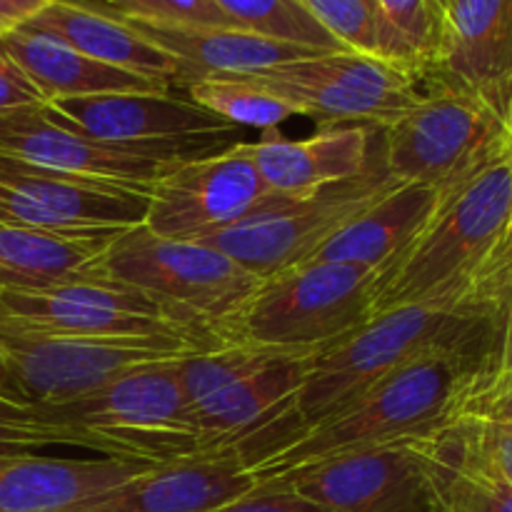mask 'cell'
<instances>
[{
    "label": "cell",
    "mask_w": 512,
    "mask_h": 512,
    "mask_svg": "<svg viewBox=\"0 0 512 512\" xmlns=\"http://www.w3.org/2000/svg\"><path fill=\"white\" fill-rule=\"evenodd\" d=\"M0 48L33 80L45 103L63 98H88V95L130 93V90H170L168 85L155 83L143 75L98 63L55 35L28 25H15L0 33Z\"/></svg>",
    "instance_id": "24"
},
{
    "label": "cell",
    "mask_w": 512,
    "mask_h": 512,
    "mask_svg": "<svg viewBox=\"0 0 512 512\" xmlns=\"http://www.w3.org/2000/svg\"><path fill=\"white\" fill-rule=\"evenodd\" d=\"M180 358L138 365L75 403L35 408V413L63 425L73 448L95 450L105 458L163 465L205 455L180 385Z\"/></svg>",
    "instance_id": "5"
},
{
    "label": "cell",
    "mask_w": 512,
    "mask_h": 512,
    "mask_svg": "<svg viewBox=\"0 0 512 512\" xmlns=\"http://www.w3.org/2000/svg\"><path fill=\"white\" fill-rule=\"evenodd\" d=\"M505 305L478 298L430 300L375 315L320 350L298 393L238 448L253 468L305 430L315 428L410 360L430 353H475L500 365Z\"/></svg>",
    "instance_id": "1"
},
{
    "label": "cell",
    "mask_w": 512,
    "mask_h": 512,
    "mask_svg": "<svg viewBox=\"0 0 512 512\" xmlns=\"http://www.w3.org/2000/svg\"><path fill=\"white\" fill-rule=\"evenodd\" d=\"M438 3H440V8L445 10V5H448V0H438Z\"/></svg>",
    "instance_id": "43"
},
{
    "label": "cell",
    "mask_w": 512,
    "mask_h": 512,
    "mask_svg": "<svg viewBox=\"0 0 512 512\" xmlns=\"http://www.w3.org/2000/svg\"><path fill=\"white\" fill-rule=\"evenodd\" d=\"M0 348L30 408H60L95 393L128 370L198 353L150 340H98L38 335L0 325Z\"/></svg>",
    "instance_id": "14"
},
{
    "label": "cell",
    "mask_w": 512,
    "mask_h": 512,
    "mask_svg": "<svg viewBox=\"0 0 512 512\" xmlns=\"http://www.w3.org/2000/svg\"><path fill=\"white\" fill-rule=\"evenodd\" d=\"M510 218L512 153L443 190L408 243L375 268L373 318L405 305L470 298Z\"/></svg>",
    "instance_id": "3"
},
{
    "label": "cell",
    "mask_w": 512,
    "mask_h": 512,
    "mask_svg": "<svg viewBox=\"0 0 512 512\" xmlns=\"http://www.w3.org/2000/svg\"><path fill=\"white\" fill-rule=\"evenodd\" d=\"M0 3H3V8L8 10L13 23L20 25L25 23V20L33 18V15H38L40 10H43L45 5L53 3V0H0Z\"/></svg>",
    "instance_id": "40"
},
{
    "label": "cell",
    "mask_w": 512,
    "mask_h": 512,
    "mask_svg": "<svg viewBox=\"0 0 512 512\" xmlns=\"http://www.w3.org/2000/svg\"><path fill=\"white\" fill-rule=\"evenodd\" d=\"M213 512H325L318 505L308 503L305 498L295 495L293 490H285L280 485L260 483L250 493L220 505Z\"/></svg>",
    "instance_id": "36"
},
{
    "label": "cell",
    "mask_w": 512,
    "mask_h": 512,
    "mask_svg": "<svg viewBox=\"0 0 512 512\" xmlns=\"http://www.w3.org/2000/svg\"><path fill=\"white\" fill-rule=\"evenodd\" d=\"M0 400H3V403H10V405H25V400H23V395H20L18 383H15L13 370H10L3 348H0Z\"/></svg>",
    "instance_id": "39"
},
{
    "label": "cell",
    "mask_w": 512,
    "mask_h": 512,
    "mask_svg": "<svg viewBox=\"0 0 512 512\" xmlns=\"http://www.w3.org/2000/svg\"><path fill=\"white\" fill-rule=\"evenodd\" d=\"M250 80L265 85L303 110V118L323 125L393 123L418 100V80L408 70L380 58L333 50L273 65Z\"/></svg>",
    "instance_id": "12"
},
{
    "label": "cell",
    "mask_w": 512,
    "mask_h": 512,
    "mask_svg": "<svg viewBox=\"0 0 512 512\" xmlns=\"http://www.w3.org/2000/svg\"><path fill=\"white\" fill-rule=\"evenodd\" d=\"M118 18L130 30H135L140 38H145L155 48L165 50L170 58L178 60V65L183 68L185 88L193 80L210 78V75L260 73V70H268L273 65L328 53V50L283 43V40L265 38V35L250 33V30L228 28V25L160 23V20L130 18V15H118Z\"/></svg>",
    "instance_id": "20"
},
{
    "label": "cell",
    "mask_w": 512,
    "mask_h": 512,
    "mask_svg": "<svg viewBox=\"0 0 512 512\" xmlns=\"http://www.w3.org/2000/svg\"><path fill=\"white\" fill-rule=\"evenodd\" d=\"M268 195L250 143L233 140L158 178L150 188L145 228L163 238L195 240L240 220Z\"/></svg>",
    "instance_id": "16"
},
{
    "label": "cell",
    "mask_w": 512,
    "mask_h": 512,
    "mask_svg": "<svg viewBox=\"0 0 512 512\" xmlns=\"http://www.w3.org/2000/svg\"><path fill=\"white\" fill-rule=\"evenodd\" d=\"M443 190L418 183H395L358 218L345 225L333 240L315 253L313 260L380 268L398 253L410 235L428 220Z\"/></svg>",
    "instance_id": "25"
},
{
    "label": "cell",
    "mask_w": 512,
    "mask_h": 512,
    "mask_svg": "<svg viewBox=\"0 0 512 512\" xmlns=\"http://www.w3.org/2000/svg\"><path fill=\"white\" fill-rule=\"evenodd\" d=\"M480 420L512 428V370H495L485 375L458 405L453 420Z\"/></svg>",
    "instance_id": "35"
},
{
    "label": "cell",
    "mask_w": 512,
    "mask_h": 512,
    "mask_svg": "<svg viewBox=\"0 0 512 512\" xmlns=\"http://www.w3.org/2000/svg\"><path fill=\"white\" fill-rule=\"evenodd\" d=\"M103 3L110 5V13L130 15V18L235 28L213 0H103Z\"/></svg>",
    "instance_id": "34"
},
{
    "label": "cell",
    "mask_w": 512,
    "mask_h": 512,
    "mask_svg": "<svg viewBox=\"0 0 512 512\" xmlns=\"http://www.w3.org/2000/svg\"><path fill=\"white\" fill-rule=\"evenodd\" d=\"M395 183L400 180L385 170L378 148H373L365 173L308 193H270L248 215L195 240L225 253L248 273L268 278L313 260Z\"/></svg>",
    "instance_id": "9"
},
{
    "label": "cell",
    "mask_w": 512,
    "mask_h": 512,
    "mask_svg": "<svg viewBox=\"0 0 512 512\" xmlns=\"http://www.w3.org/2000/svg\"><path fill=\"white\" fill-rule=\"evenodd\" d=\"M225 18L240 30L305 45L313 50H345L300 0H213Z\"/></svg>",
    "instance_id": "29"
},
{
    "label": "cell",
    "mask_w": 512,
    "mask_h": 512,
    "mask_svg": "<svg viewBox=\"0 0 512 512\" xmlns=\"http://www.w3.org/2000/svg\"><path fill=\"white\" fill-rule=\"evenodd\" d=\"M512 288V218L508 230H505V238L500 240L498 250L493 253V258L485 265L483 275L475 283L473 295L485 303L505 305L508 303V295Z\"/></svg>",
    "instance_id": "37"
},
{
    "label": "cell",
    "mask_w": 512,
    "mask_h": 512,
    "mask_svg": "<svg viewBox=\"0 0 512 512\" xmlns=\"http://www.w3.org/2000/svg\"><path fill=\"white\" fill-rule=\"evenodd\" d=\"M10 28H15V23H13V18L8 15V10L3 8V3H0V33H5V30H10Z\"/></svg>",
    "instance_id": "42"
},
{
    "label": "cell",
    "mask_w": 512,
    "mask_h": 512,
    "mask_svg": "<svg viewBox=\"0 0 512 512\" xmlns=\"http://www.w3.org/2000/svg\"><path fill=\"white\" fill-rule=\"evenodd\" d=\"M268 483L325 512H445L425 440L355 450Z\"/></svg>",
    "instance_id": "13"
},
{
    "label": "cell",
    "mask_w": 512,
    "mask_h": 512,
    "mask_svg": "<svg viewBox=\"0 0 512 512\" xmlns=\"http://www.w3.org/2000/svg\"><path fill=\"white\" fill-rule=\"evenodd\" d=\"M193 103L223 118L233 128H260L273 133L278 125L303 115L298 105L280 98L248 75H210L188 85Z\"/></svg>",
    "instance_id": "28"
},
{
    "label": "cell",
    "mask_w": 512,
    "mask_h": 512,
    "mask_svg": "<svg viewBox=\"0 0 512 512\" xmlns=\"http://www.w3.org/2000/svg\"><path fill=\"white\" fill-rule=\"evenodd\" d=\"M428 440L453 463L503 480L512 488V428L458 418Z\"/></svg>",
    "instance_id": "30"
},
{
    "label": "cell",
    "mask_w": 512,
    "mask_h": 512,
    "mask_svg": "<svg viewBox=\"0 0 512 512\" xmlns=\"http://www.w3.org/2000/svg\"><path fill=\"white\" fill-rule=\"evenodd\" d=\"M48 445H73V438L63 425L43 420L30 405H10L0 400V463Z\"/></svg>",
    "instance_id": "33"
},
{
    "label": "cell",
    "mask_w": 512,
    "mask_h": 512,
    "mask_svg": "<svg viewBox=\"0 0 512 512\" xmlns=\"http://www.w3.org/2000/svg\"><path fill=\"white\" fill-rule=\"evenodd\" d=\"M425 448L438 475L445 512H512V488L508 483L453 463L440 455L428 438Z\"/></svg>",
    "instance_id": "32"
},
{
    "label": "cell",
    "mask_w": 512,
    "mask_h": 512,
    "mask_svg": "<svg viewBox=\"0 0 512 512\" xmlns=\"http://www.w3.org/2000/svg\"><path fill=\"white\" fill-rule=\"evenodd\" d=\"M498 370H512V288L505 303V323H503V343H500V365Z\"/></svg>",
    "instance_id": "41"
},
{
    "label": "cell",
    "mask_w": 512,
    "mask_h": 512,
    "mask_svg": "<svg viewBox=\"0 0 512 512\" xmlns=\"http://www.w3.org/2000/svg\"><path fill=\"white\" fill-rule=\"evenodd\" d=\"M150 193L0 155V223L70 235H120L145 225Z\"/></svg>",
    "instance_id": "15"
},
{
    "label": "cell",
    "mask_w": 512,
    "mask_h": 512,
    "mask_svg": "<svg viewBox=\"0 0 512 512\" xmlns=\"http://www.w3.org/2000/svg\"><path fill=\"white\" fill-rule=\"evenodd\" d=\"M118 235H70L0 223V288L38 290L88 280L90 265Z\"/></svg>",
    "instance_id": "26"
},
{
    "label": "cell",
    "mask_w": 512,
    "mask_h": 512,
    "mask_svg": "<svg viewBox=\"0 0 512 512\" xmlns=\"http://www.w3.org/2000/svg\"><path fill=\"white\" fill-rule=\"evenodd\" d=\"M495 370L498 360L488 355H420L385 375L343 410L270 453L250 473L260 485L355 450L433 438L453 423L460 400Z\"/></svg>",
    "instance_id": "2"
},
{
    "label": "cell",
    "mask_w": 512,
    "mask_h": 512,
    "mask_svg": "<svg viewBox=\"0 0 512 512\" xmlns=\"http://www.w3.org/2000/svg\"><path fill=\"white\" fill-rule=\"evenodd\" d=\"M0 325L38 335L98 340H150L200 350L163 305L105 280H73L38 290L0 288Z\"/></svg>",
    "instance_id": "11"
},
{
    "label": "cell",
    "mask_w": 512,
    "mask_h": 512,
    "mask_svg": "<svg viewBox=\"0 0 512 512\" xmlns=\"http://www.w3.org/2000/svg\"><path fill=\"white\" fill-rule=\"evenodd\" d=\"M230 135L115 143L63 125L43 105L0 113V155L60 173L83 175L103 183L150 193L158 178L190 158L225 148ZM238 138V135H235Z\"/></svg>",
    "instance_id": "10"
},
{
    "label": "cell",
    "mask_w": 512,
    "mask_h": 512,
    "mask_svg": "<svg viewBox=\"0 0 512 512\" xmlns=\"http://www.w3.org/2000/svg\"><path fill=\"white\" fill-rule=\"evenodd\" d=\"M385 30V60L425 78L443 48L445 10L438 0H375Z\"/></svg>",
    "instance_id": "27"
},
{
    "label": "cell",
    "mask_w": 512,
    "mask_h": 512,
    "mask_svg": "<svg viewBox=\"0 0 512 512\" xmlns=\"http://www.w3.org/2000/svg\"><path fill=\"white\" fill-rule=\"evenodd\" d=\"M375 268L308 260L260 278L220 325L218 345L323 350L373 320Z\"/></svg>",
    "instance_id": "6"
},
{
    "label": "cell",
    "mask_w": 512,
    "mask_h": 512,
    "mask_svg": "<svg viewBox=\"0 0 512 512\" xmlns=\"http://www.w3.org/2000/svg\"><path fill=\"white\" fill-rule=\"evenodd\" d=\"M43 95L18 63L0 48V113L25 105H43Z\"/></svg>",
    "instance_id": "38"
},
{
    "label": "cell",
    "mask_w": 512,
    "mask_h": 512,
    "mask_svg": "<svg viewBox=\"0 0 512 512\" xmlns=\"http://www.w3.org/2000/svg\"><path fill=\"white\" fill-rule=\"evenodd\" d=\"M145 468L118 458H8L0 463V512H75Z\"/></svg>",
    "instance_id": "21"
},
{
    "label": "cell",
    "mask_w": 512,
    "mask_h": 512,
    "mask_svg": "<svg viewBox=\"0 0 512 512\" xmlns=\"http://www.w3.org/2000/svg\"><path fill=\"white\" fill-rule=\"evenodd\" d=\"M88 280L145 293L193 335L200 350L215 348L220 325L260 283L220 250L198 240L163 238L145 225L110 240L90 265Z\"/></svg>",
    "instance_id": "4"
},
{
    "label": "cell",
    "mask_w": 512,
    "mask_h": 512,
    "mask_svg": "<svg viewBox=\"0 0 512 512\" xmlns=\"http://www.w3.org/2000/svg\"><path fill=\"white\" fill-rule=\"evenodd\" d=\"M20 25L55 35L78 53L110 65V68L143 75L155 83L168 85V88L183 85V68L178 65V60L140 38L110 10L90 8V5L75 3V0H53L38 15Z\"/></svg>",
    "instance_id": "23"
},
{
    "label": "cell",
    "mask_w": 512,
    "mask_h": 512,
    "mask_svg": "<svg viewBox=\"0 0 512 512\" xmlns=\"http://www.w3.org/2000/svg\"><path fill=\"white\" fill-rule=\"evenodd\" d=\"M300 3L345 50L385 60V30L375 0H300Z\"/></svg>",
    "instance_id": "31"
},
{
    "label": "cell",
    "mask_w": 512,
    "mask_h": 512,
    "mask_svg": "<svg viewBox=\"0 0 512 512\" xmlns=\"http://www.w3.org/2000/svg\"><path fill=\"white\" fill-rule=\"evenodd\" d=\"M428 93L393 123L378 143L385 170L400 183L448 190L512 153V130L478 93L435 78Z\"/></svg>",
    "instance_id": "7"
},
{
    "label": "cell",
    "mask_w": 512,
    "mask_h": 512,
    "mask_svg": "<svg viewBox=\"0 0 512 512\" xmlns=\"http://www.w3.org/2000/svg\"><path fill=\"white\" fill-rule=\"evenodd\" d=\"M258 488L238 450L150 465L75 512H213Z\"/></svg>",
    "instance_id": "19"
},
{
    "label": "cell",
    "mask_w": 512,
    "mask_h": 512,
    "mask_svg": "<svg viewBox=\"0 0 512 512\" xmlns=\"http://www.w3.org/2000/svg\"><path fill=\"white\" fill-rule=\"evenodd\" d=\"M368 125H323L303 140L268 133L250 143L268 193H308L365 173L373 160Z\"/></svg>",
    "instance_id": "22"
},
{
    "label": "cell",
    "mask_w": 512,
    "mask_h": 512,
    "mask_svg": "<svg viewBox=\"0 0 512 512\" xmlns=\"http://www.w3.org/2000/svg\"><path fill=\"white\" fill-rule=\"evenodd\" d=\"M428 75L478 93L512 130V0H448L443 48Z\"/></svg>",
    "instance_id": "18"
},
{
    "label": "cell",
    "mask_w": 512,
    "mask_h": 512,
    "mask_svg": "<svg viewBox=\"0 0 512 512\" xmlns=\"http://www.w3.org/2000/svg\"><path fill=\"white\" fill-rule=\"evenodd\" d=\"M318 353L218 345L183 355L178 360L180 385L205 453L238 450L298 393Z\"/></svg>",
    "instance_id": "8"
},
{
    "label": "cell",
    "mask_w": 512,
    "mask_h": 512,
    "mask_svg": "<svg viewBox=\"0 0 512 512\" xmlns=\"http://www.w3.org/2000/svg\"><path fill=\"white\" fill-rule=\"evenodd\" d=\"M45 110L68 128L115 143H155L240 133V128H233L190 98H175L170 90H130L50 100L45 103Z\"/></svg>",
    "instance_id": "17"
}]
</instances>
